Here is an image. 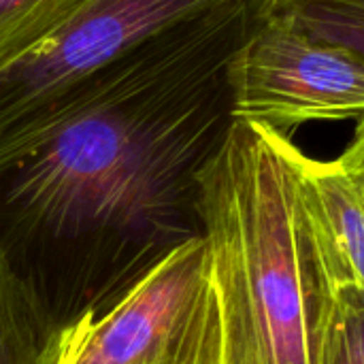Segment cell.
<instances>
[{"label": "cell", "mask_w": 364, "mask_h": 364, "mask_svg": "<svg viewBox=\"0 0 364 364\" xmlns=\"http://www.w3.org/2000/svg\"><path fill=\"white\" fill-rule=\"evenodd\" d=\"M258 2L166 30L0 147V247L149 267L200 237V173L237 122L228 68Z\"/></svg>", "instance_id": "obj_1"}, {"label": "cell", "mask_w": 364, "mask_h": 364, "mask_svg": "<svg viewBox=\"0 0 364 364\" xmlns=\"http://www.w3.org/2000/svg\"><path fill=\"white\" fill-rule=\"evenodd\" d=\"M288 141L237 119L200 173L220 364H320L337 286L301 203Z\"/></svg>", "instance_id": "obj_2"}, {"label": "cell", "mask_w": 364, "mask_h": 364, "mask_svg": "<svg viewBox=\"0 0 364 364\" xmlns=\"http://www.w3.org/2000/svg\"><path fill=\"white\" fill-rule=\"evenodd\" d=\"M230 0H81L0 66V147L41 128L166 30Z\"/></svg>", "instance_id": "obj_3"}, {"label": "cell", "mask_w": 364, "mask_h": 364, "mask_svg": "<svg viewBox=\"0 0 364 364\" xmlns=\"http://www.w3.org/2000/svg\"><path fill=\"white\" fill-rule=\"evenodd\" d=\"M220 311L200 235L154 260L100 314L62 328L55 364H220Z\"/></svg>", "instance_id": "obj_4"}, {"label": "cell", "mask_w": 364, "mask_h": 364, "mask_svg": "<svg viewBox=\"0 0 364 364\" xmlns=\"http://www.w3.org/2000/svg\"><path fill=\"white\" fill-rule=\"evenodd\" d=\"M232 111L292 139L307 124L364 115V60L314 38L258 2L230 68Z\"/></svg>", "instance_id": "obj_5"}, {"label": "cell", "mask_w": 364, "mask_h": 364, "mask_svg": "<svg viewBox=\"0 0 364 364\" xmlns=\"http://www.w3.org/2000/svg\"><path fill=\"white\" fill-rule=\"evenodd\" d=\"M296 190L333 282L364 292V196L337 160H316L286 143Z\"/></svg>", "instance_id": "obj_6"}, {"label": "cell", "mask_w": 364, "mask_h": 364, "mask_svg": "<svg viewBox=\"0 0 364 364\" xmlns=\"http://www.w3.org/2000/svg\"><path fill=\"white\" fill-rule=\"evenodd\" d=\"M62 326L0 247V364H55Z\"/></svg>", "instance_id": "obj_7"}, {"label": "cell", "mask_w": 364, "mask_h": 364, "mask_svg": "<svg viewBox=\"0 0 364 364\" xmlns=\"http://www.w3.org/2000/svg\"><path fill=\"white\" fill-rule=\"evenodd\" d=\"M262 6L364 60V0H262Z\"/></svg>", "instance_id": "obj_8"}, {"label": "cell", "mask_w": 364, "mask_h": 364, "mask_svg": "<svg viewBox=\"0 0 364 364\" xmlns=\"http://www.w3.org/2000/svg\"><path fill=\"white\" fill-rule=\"evenodd\" d=\"M81 0H0V66L41 41Z\"/></svg>", "instance_id": "obj_9"}, {"label": "cell", "mask_w": 364, "mask_h": 364, "mask_svg": "<svg viewBox=\"0 0 364 364\" xmlns=\"http://www.w3.org/2000/svg\"><path fill=\"white\" fill-rule=\"evenodd\" d=\"M320 364H364V292L354 286L337 290Z\"/></svg>", "instance_id": "obj_10"}, {"label": "cell", "mask_w": 364, "mask_h": 364, "mask_svg": "<svg viewBox=\"0 0 364 364\" xmlns=\"http://www.w3.org/2000/svg\"><path fill=\"white\" fill-rule=\"evenodd\" d=\"M337 162L346 171V175L356 183V188L360 190V194L364 196V115L358 117L354 139L343 149V154L337 158Z\"/></svg>", "instance_id": "obj_11"}, {"label": "cell", "mask_w": 364, "mask_h": 364, "mask_svg": "<svg viewBox=\"0 0 364 364\" xmlns=\"http://www.w3.org/2000/svg\"><path fill=\"white\" fill-rule=\"evenodd\" d=\"M188 364H215V363H188Z\"/></svg>", "instance_id": "obj_12"}]
</instances>
